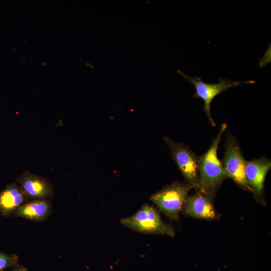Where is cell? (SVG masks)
I'll list each match as a JSON object with an SVG mask.
<instances>
[{
  "label": "cell",
  "mask_w": 271,
  "mask_h": 271,
  "mask_svg": "<svg viewBox=\"0 0 271 271\" xmlns=\"http://www.w3.org/2000/svg\"><path fill=\"white\" fill-rule=\"evenodd\" d=\"M227 127L223 123L207 152L199 158V188L203 194L213 197L224 180L228 178L217 157V149L221 137Z\"/></svg>",
  "instance_id": "1"
},
{
  "label": "cell",
  "mask_w": 271,
  "mask_h": 271,
  "mask_svg": "<svg viewBox=\"0 0 271 271\" xmlns=\"http://www.w3.org/2000/svg\"><path fill=\"white\" fill-rule=\"evenodd\" d=\"M120 223L136 231L144 234H158L174 236L175 232L170 225L165 223L159 212L152 206L144 204L133 215L122 218Z\"/></svg>",
  "instance_id": "2"
},
{
  "label": "cell",
  "mask_w": 271,
  "mask_h": 271,
  "mask_svg": "<svg viewBox=\"0 0 271 271\" xmlns=\"http://www.w3.org/2000/svg\"><path fill=\"white\" fill-rule=\"evenodd\" d=\"M193 187L186 183L175 182L150 197V200L159 209L171 219H176Z\"/></svg>",
  "instance_id": "3"
},
{
  "label": "cell",
  "mask_w": 271,
  "mask_h": 271,
  "mask_svg": "<svg viewBox=\"0 0 271 271\" xmlns=\"http://www.w3.org/2000/svg\"><path fill=\"white\" fill-rule=\"evenodd\" d=\"M178 72L187 81L194 85L196 91L194 97L200 98L203 100L204 111L213 126H215V123L211 114L210 104L214 98L229 88L255 82L253 80L234 81L229 79L219 78V82L218 83H207L204 82L201 78L198 77H191L180 71Z\"/></svg>",
  "instance_id": "4"
},
{
  "label": "cell",
  "mask_w": 271,
  "mask_h": 271,
  "mask_svg": "<svg viewBox=\"0 0 271 271\" xmlns=\"http://www.w3.org/2000/svg\"><path fill=\"white\" fill-rule=\"evenodd\" d=\"M164 140L187 183L198 190L199 158L183 144L175 142L168 137H164Z\"/></svg>",
  "instance_id": "5"
},
{
  "label": "cell",
  "mask_w": 271,
  "mask_h": 271,
  "mask_svg": "<svg viewBox=\"0 0 271 271\" xmlns=\"http://www.w3.org/2000/svg\"><path fill=\"white\" fill-rule=\"evenodd\" d=\"M245 160L243 157L237 140L228 132L226 136L225 152L222 165L228 177L245 190L251 191L245 177Z\"/></svg>",
  "instance_id": "6"
},
{
  "label": "cell",
  "mask_w": 271,
  "mask_h": 271,
  "mask_svg": "<svg viewBox=\"0 0 271 271\" xmlns=\"http://www.w3.org/2000/svg\"><path fill=\"white\" fill-rule=\"evenodd\" d=\"M16 180L30 200L42 198L51 199L54 196L53 184L44 177L26 171Z\"/></svg>",
  "instance_id": "7"
},
{
  "label": "cell",
  "mask_w": 271,
  "mask_h": 271,
  "mask_svg": "<svg viewBox=\"0 0 271 271\" xmlns=\"http://www.w3.org/2000/svg\"><path fill=\"white\" fill-rule=\"evenodd\" d=\"M212 200V197L198 192L187 197L182 208L183 211L186 214L197 218L216 219L218 215Z\"/></svg>",
  "instance_id": "8"
},
{
  "label": "cell",
  "mask_w": 271,
  "mask_h": 271,
  "mask_svg": "<svg viewBox=\"0 0 271 271\" xmlns=\"http://www.w3.org/2000/svg\"><path fill=\"white\" fill-rule=\"evenodd\" d=\"M270 168V160L265 157L245 161V179L251 191L256 195L262 193L265 178Z\"/></svg>",
  "instance_id": "9"
},
{
  "label": "cell",
  "mask_w": 271,
  "mask_h": 271,
  "mask_svg": "<svg viewBox=\"0 0 271 271\" xmlns=\"http://www.w3.org/2000/svg\"><path fill=\"white\" fill-rule=\"evenodd\" d=\"M53 204L50 199H36L30 200L19 207L13 216L35 222L46 220L52 214Z\"/></svg>",
  "instance_id": "10"
},
{
  "label": "cell",
  "mask_w": 271,
  "mask_h": 271,
  "mask_svg": "<svg viewBox=\"0 0 271 271\" xmlns=\"http://www.w3.org/2000/svg\"><path fill=\"white\" fill-rule=\"evenodd\" d=\"M29 200L18 184H9L0 192V214L10 217L19 207Z\"/></svg>",
  "instance_id": "11"
},
{
  "label": "cell",
  "mask_w": 271,
  "mask_h": 271,
  "mask_svg": "<svg viewBox=\"0 0 271 271\" xmlns=\"http://www.w3.org/2000/svg\"><path fill=\"white\" fill-rule=\"evenodd\" d=\"M19 262L18 255L7 254L0 251V271L9 267H14L19 264Z\"/></svg>",
  "instance_id": "12"
},
{
  "label": "cell",
  "mask_w": 271,
  "mask_h": 271,
  "mask_svg": "<svg viewBox=\"0 0 271 271\" xmlns=\"http://www.w3.org/2000/svg\"><path fill=\"white\" fill-rule=\"evenodd\" d=\"M11 271H27V268L25 266L19 264L13 267Z\"/></svg>",
  "instance_id": "13"
}]
</instances>
